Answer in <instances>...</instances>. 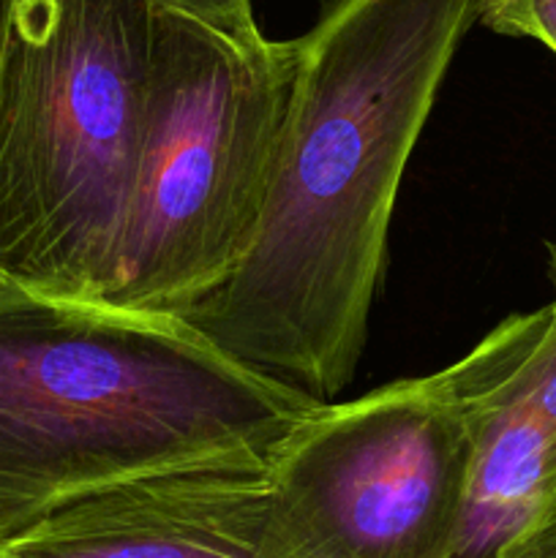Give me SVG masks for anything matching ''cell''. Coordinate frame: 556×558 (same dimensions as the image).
I'll use <instances>...</instances> for the list:
<instances>
[{"mask_svg":"<svg viewBox=\"0 0 556 558\" xmlns=\"http://www.w3.org/2000/svg\"><path fill=\"white\" fill-rule=\"evenodd\" d=\"M478 0H330L298 44L270 202L243 265L178 314L316 403L352 385L403 172Z\"/></svg>","mask_w":556,"mask_h":558,"instance_id":"obj_1","label":"cell"},{"mask_svg":"<svg viewBox=\"0 0 556 558\" xmlns=\"http://www.w3.org/2000/svg\"><path fill=\"white\" fill-rule=\"evenodd\" d=\"M316 407L180 316L0 281V543L123 480L270 461Z\"/></svg>","mask_w":556,"mask_h":558,"instance_id":"obj_2","label":"cell"},{"mask_svg":"<svg viewBox=\"0 0 556 558\" xmlns=\"http://www.w3.org/2000/svg\"><path fill=\"white\" fill-rule=\"evenodd\" d=\"M161 3H14L0 65V281L69 300L112 287Z\"/></svg>","mask_w":556,"mask_h":558,"instance_id":"obj_3","label":"cell"},{"mask_svg":"<svg viewBox=\"0 0 556 558\" xmlns=\"http://www.w3.org/2000/svg\"><path fill=\"white\" fill-rule=\"evenodd\" d=\"M298 44L238 36L161 3L140 172L98 303L183 314L243 265L270 202Z\"/></svg>","mask_w":556,"mask_h":558,"instance_id":"obj_4","label":"cell"},{"mask_svg":"<svg viewBox=\"0 0 556 558\" xmlns=\"http://www.w3.org/2000/svg\"><path fill=\"white\" fill-rule=\"evenodd\" d=\"M478 349L322 403L276 447L273 558H452L480 430Z\"/></svg>","mask_w":556,"mask_h":558,"instance_id":"obj_5","label":"cell"},{"mask_svg":"<svg viewBox=\"0 0 556 558\" xmlns=\"http://www.w3.org/2000/svg\"><path fill=\"white\" fill-rule=\"evenodd\" d=\"M270 461H216L107 485L0 543V558H273Z\"/></svg>","mask_w":556,"mask_h":558,"instance_id":"obj_6","label":"cell"},{"mask_svg":"<svg viewBox=\"0 0 556 558\" xmlns=\"http://www.w3.org/2000/svg\"><path fill=\"white\" fill-rule=\"evenodd\" d=\"M545 308L507 316L474 343L483 368L480 430L452 558H499L556 488V447L523 385Z\"/></svg>","mask_w":556,"mask_h":558,"instance_id":"obj_7","label":"cell"},{"mask_svg":"<svg viewBox=\"0 0 556 558\" xmlns=\"http://www.w3.org/2000/svg\"><path fill=\"white\" fill-rule=\"evenodd\" d=\"M548 248V278H551V303L545 305V327L534 347L532 357L523 368V385H527L529 398L534 409L548 425L556 447V240L545 245Z\"/></svg>","mask_w":556,"mask_h":558,"instance_id":"obj_8","label":"cell"},{"mask_svg":"<svg viewBox=\"0 0 556 558\" xmlns=\"http://www.w3.org/2000/svg\"><path fill=\"white\" fill-rule=\"evenodd\" d=\"M478 22L501 36L534 38L556 54V0H478Z\"/></svg>","mask_w":556,"mask_h":558,"instance_id":"obj_9","label":"cell"},{"mask_svg":"<svg viewBox=\"0 0 556 558\" xmlns=\"http://www.w3.org/2000/svg\"><path fill=\"white\" fill-rule=\"evenodd\" d=\"M164 3L227 33H238V36L259 33L251 0H164Z\"/></svg>","mask_w":556,"mask_h":558,"instance_id":"obj_10","label":"cell"},{"mask_svg":"<svg viewBox=\"0 0 556 558\" xmlns=\"http://www.w3.org/2000/svg\"><path fill=\"white\" fill-rule=\"evenodd\" d=\"M499 558H556V488L532 523L501 550Z\"/></svg>","mask_w":556,"mask_h":558,"instance_id":"obj_11","label":"cell"},{"mask_svg":"<svg viewBox=\"0 0 556 558\" xmlns=\"http://www.w3.org/2000/svg\"><path fill=\"white\" fill-rule=\"evenodd\" d=\"M16 0H0V65H3V52L5 41H9V27H11V14H14Z\"/></svg>","mask_w":556,"mask_h":558,"instance_id":"obj_12","label":"cell"}]
</instances>
